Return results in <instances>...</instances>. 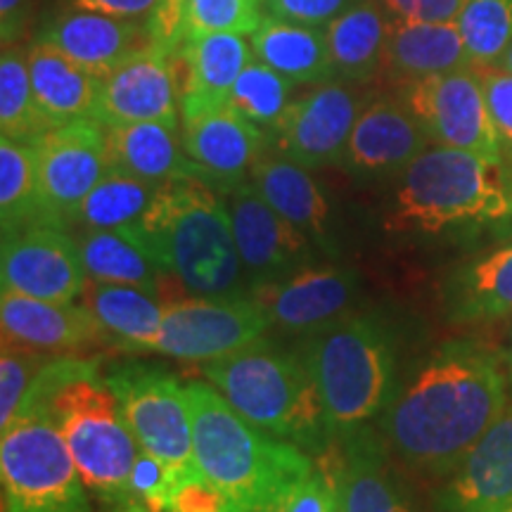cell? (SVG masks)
I'll use <instances>...</instances> for the list:
<instances>
[{
  "label": "cell",
  "instance_id": "60d3db41",
  "mask_svg": "<svg viewBox=\"0 0 512 512\" xmlns=\"http://www.w3.org/2000/svg\"><path fill=\"white\" fill-rule=\"evenodd\" d=\"M181 475L183 472H176L174 467L166 465L164 460L140 451L131 475L133 501L145 505L150 512H166L171 491H174V486Z\"/></svg>",
  "mask_w": 512,
  "mask_h": 512
},
{
  "label": "cell",
  "instance_id": "6da1fadb",
  "mask_svg": "<svg viewBox=\"0 0 512 512\" xmlns=\"http://www.w3.org/2000/svg\"><path fill=\"white\" fill-rule=\"evenodd\" d=\"M505 408L501 358L484 344L456 339L396 389L380 430L396 458L444 477L463 463Z\"/></svg>",
  "mask_w": 512,
  "mask_h": 512
},
{
  "label": "cell",
  "instance_id": "7dc6e473",
  "mask_svg": "<svg viewBox=\"0 0 512 512\" xmlns=\"http://www.w3.org/2000/svg\"><path fill=\"white\" fill-rule=\"evenodd\" d=\"M183 8L185 0H159L147 24H150L152 38L159 46L169 50H181L185 29H183Z\"/></svg>",
  "mask_w": 512,
  "mask_h": 512
},
{
  "label": "cell",
  "instance_id": "f5cc1de1",
  "mask_svg": "<svg viewBox=\"0 0 512 512\" xmlns=\"http://www.w3.org/2000/svg\"><path fill=\"white\" fill-rule=\"evenodd\" d=\"M501 512H512V505H508V508H503Z\"/></svg>",
  "mask_w": 512,
  "mask_h": 512
},
{
  "label": "cell",
  "instance_id": "4fadbf2b",
  "mask_svg": "<svg viewBox=\"0 0 512 512\" xmlns=\"http://www.w3.org/2000/svg\"><path fill=\"white\" fill-rule=\"evenodd\" d=\"M86 278L79 242L57 223L36 221L3 235L0 283L5 292L46 302H76Z\"/></svg>",
  "mask_w": 512,
  "mask_h": 512
},
{
  "label": "cell",
  "instance_id": "ab89813d",
  "mask_svg": "<svg viewBox=\"0 0 512 512\" xmlns=\"http://www.w3.org/2000/svg\"><path fill=\"white\" fill-rule=\"evenodd\" d=\"M53 356L17 344L3 342L0 356V432L8 430L27 399L31 384Z\"/></svg>",
  "mask_w": 512,
  "mask_h": 512
},
{
  "label": "cell",
  "instance_id": "7a4b0ae2",
  "mask_svg": "<svg viewBox=\"0 0 512 512\" xmlns=\"http://www.w3.org/2000/svg\"><path fill=\"white\" fill-rule=\"evenodd\" d=\"M36 408L53 415L91 494L114 510L136 503L131 475L140 446L98 358H50L17 415Z\"/></svg>",
  "mask_w": 512,
  "mask_h": 512
},
{
  "label": "cell",
  "instance_id": "8fae6325",
  "mask_svg": "<svg viewBox=\"0 0 512 512\" xmlns=\"http://www.w3.org/2000/svg\"><path fill=\"white\" fill-rule=\"evenodd\" d=\"M401 102L432 143L475 152L501 164V136L472 67L403 83Z\"/></svg>",
  "mask_w": 512,
  "mask_h": 512
},
{
  "label": "cell",
  "instance_id": "5b68a950",
  "mask_svg": "<svg viewBox=\"0 0 512 512\" xmlns=\"http://www.w3.org/2000/svg\"><path fill=\"white\" fill-rule=\"evenodd\" d=\"M204 380L226 396L242 418L273 439L320 456L332 444L318 384L302 351L259 339L204 363Z\"/></svg>",
  "mask_w": 512,
  "mask_h": 512
},
{
  "label": "cell",
  "instance_id": "1f68e13d",
  "mask_svg": "<svg viewBox=\"0 0 512 512\" xmlns=\"http://www.w3.org/2000/svg\"><path fill=\"white\" fill-rule=\"evenodd\" d=\"M88 278L95 283L131 285L159 294L157 261L126 230H83L76 238ZM164 275V273H162Z\"/></svg>",
  "mask_w": 512,
  "mask_h": 512
},
{
  "label": "cell",
  "instance_id": "8d00e7d4",
  "mask_svg": "<svg viewBox=\"0 0 512 512\" xmlns=\"http://www.w3.org/2000/svg\"><path fill=\"white\" fill-rule=\"evenodd\" d=\"M456 24L472 67H494L512 46V0H463Z\"/></svg>",
  "mask_w": 512,
  "mask_h": 512
},
{
  "label": "cell",
  "instance_id": "7c38bea8",
  "mask_svg": "<svg viewBox=\"0 0 512 512\" xmlns=\"http://www.w3.org/2000/svg\"><path fill=\"white\" fill-rule=\"evenodd\" d=\"M43 221L67 226L110 169L107 128L95 119L57 126L34 143Z\"/></svg>",
  "mask_w": 512,
  "mask_h": 512
},
{
  "label": "cell",
  "instance_id": "d6986e66",
  "mask_svg": "<svg viewBox=\"0 0 512 512\" xmlns=\"http://www.w3.org/2000/svg\"><path fill=\"white\" fill-rule=\"evenodd\" d=\"M38 41L50 43L86 72L105 79L133 55L155 43V38L145 19L74 8L50 19V24L38 34Z\"/></svg>",
  "mask_w": 512,
  "mask_h": 512
},
{
  "label": "cell",
  "instance_id": "f546056e",
  "mask_svg": "<svg viewBox=\"0 0 512 512\" xmlns=\"http://www.w3.org/2000/svg\"><path fill=\"white\" fill-rule=\"evenodd\" d=\"M387 10L380 0H356L325 27L332 69L344 81H370L382 67L389 34Z\"/></svg>",
  "mask_w": 512,
  "mask_h": 512
},
{
  "label": "cell",
  "instance_id": "7402d4cb",
  "mask_svg": "<svg viewBox=\"0 0 512 512\" xmlns=\"http://www.w3.org/2000/svg\"><path fill=\"white\" fill-rule=\"evenodd\" d=\"M249 181L280 216L302 230L320 254L330 259L339 254L332 207L306 166L292 162L280 152H264L254 164Z\"/></svg>",
  "mask_w": 512,
  "mask_h": 512
},
{
  "label": "cell",
  "instance_id": "ba28073f",
  "mask_svg": "<svg viewBox=\"0 0 512 512\" xmlns=\"http://www.w3.org/2000/svg\"><path fill=\"white\" fill-rule=\"evenodd\" d=\"M0 434L5 512H91L79 467L46 408L17 415Z\"/></svg>",
  "mask_w": 512,
  "mask_h": 512
},
{
  "label": "cell",
  "instance_id": "cb8c5ba5",
  "mask_svg": "<svg viewBox=\"0 0 512 512\" xmlns=\"http://www.w3.org/2000/svg\"><path fill=\"white\" fill-rule=\"evenodd\" d=\"M252 62V50L242 34H202L185 38L178 53L181 79V119L228 105L238 76Z\"/></svg>",
  "mask_w": 512,
  "mask_h": 512
},
{
  "label": "cell",
  "instance_id": "8992f818",
  "mask_svg": "<svg viewBox=\"0 0 512 512\" xmlns=\"http://www.w3.org/2000/svg\"><path fill=\"white\" fill-rule=\"evenodd\" d=\"M302 354L318 384L332 441L344 444L382 418L396 392V349L380 318L349 313L306 337Z\"/></svg>",
  "mask_w": 512,
  "mask_h": 512
},
{
  "label": "cell",
  "instance_id": "277c9868",
  "mask_svg": "<svg viewBox=\"0 0 512 512\" xmlns=\"http://www.w3.org/2000/svg\"><path fill=\"white\" fill-rule=\"evenodd\" d=\"M195 465L235 512H280L285 498L316 467L302 448L273 439L242 418L219 389L185 384Z\"/></svg>",
  "mask_w": 512,
  "mask_h": 512
},
{
  "label": "cell",
  "instance_id": "52a82bcc",
  "mask_svg": "<svg viewBox=\"0 0 512 512\" xmlns=\"http://www.w3.org/2000/svg\"><path fill=\"white\" fill-rule=\"evenodd\" d=\"M512 214V192L501 164L456 150L427 147L399 174L384 228L389 233L437 235L467 223H489Z\"/></svg>",
  "mask_w": 512,
  "mask_h": 512
},
{
  "label": "cell",
  "instance_id": "9a60e30c",
  "mask_svg": "<svg viewBox=\"0 0 512 512\" xmlns=\"http://www.w3.org/2000/svg\"><path fill=\"white\" fill-rule=\"evenodd\" d=\"M361 102L342 81L318 83L304 98L290 102L271 131L280 155L306 169L342 164Z\"/></svg>",
  "mask_w": 512,
  "mask_h": 512
},
{
  "label": "cell",
  "instance_id": "f35d334b",
  "mask_svg": "<svg viewBox=\"0 0 512 512\" xmlns=\"http://www.w3.org/2000/svg\"><path fill=\"white\" fill-rule=\"evenodd\" d=\"M261 5H264L261 0H185V38L216 34V31L254 34L266 17Z\"/></svg>",
  "mask_w": 512,
  "mask_h": 512
},
{
  "label": "cell",
  "instance_id": "e575fe53",
  "mask_svg": "<svg viewBox=\"0 0 512 512\" xmlns=\"http://www.w3.org/2000/svg\"><path fill=\"white\" fill-rule=\"evenodd\" d=\"M0 131L3 138L19 143H36L53 131L38 107L29 74V48L3 46L0 57Z\"/></svg>",
  "mask_w": 512,
  "mask_h": 512
},
{
  "label": "cell",
  "instance_id": "603a6c76",
  "mask_svg": "<svg viewBox=\"0 0 512 512\" xmlns=\"http://www.w3.org/2000/svg\"><path fill=\"white\" fill-rule=\"evenodd\" d=\"M0 323L3 342L46 354L83 349L107 339L86 304L46 302L5 290L0 294Z\"/></svg>",
  "mask_w": 512,
  "mask_h": 512
},
{
  "label": "cell",
  "instance_id": "c3c4849f",
  "mask_svg": "<svg viewBox=\"0 0 512 512\" xmlns=\"http://www.w3.org/2000/svg\"><path fill=\"white\" fill-rule=\"evenodd\" d=\"M72 5L81 10H98L114 17L145 19L147 22L159 5V0H72Z\"/></svg>",
  "mask_w": 512,
  "mask_h": 512
},
{
  "label": "cell",
  "instance_id": "2e32d148",
  "mask_svg": "<svg viewBox=\"0 0 512 512\" xmlns=\"http://www.w3.org/2000/svg\"><path fill=\"white\" fill-rule=\"evenodd\" d=\"M178 53L159 43H150L138 55L114 69L102 79V91L93 119L105 128L138 124V121H162L181 126L178 102Z\"/></svg>",
  "mask_w": 512,
  "mask_h": 512
},
{
  "label": "cell",
  "instance_id": "4dcf8cb0",
  "mask_svg": "<svg viewBox=\"0 0 512 512\" xmlns=\"http://www.w3.org/2000/svg\"><path fill=\"white\" fill-rule=\"evenodd\" d=\"M256 60L283 74L292 83H325L332 81V57L325 29L283 22L264 17L261 27L252 34Z\"/></svg>",
  "mask_w": 512,
  "mask_h": 512
},
{
  "label": "cell",
  "instance_id": "ffe728a7",
  "mask_svg": "<svg viewBox=\"0 0 512 512\" xmlns=\"http://www.w3.org/2000/svg\"><path fill=\"white\" fill-rule=\"evenodd\" d=\"M427 143V133L401 100L380 98L358 114L342 166L361 181H380L401 174Z\"/></svg>",
  "mask_w": 512,
  "mask_h": 512
},
{
  "label": "cell",
  "instance_id": "7bdbcfd3",
  "mask_svg": "<svg viewBox=\"0 0 512 512\" xmlns=\"http://www.w3.org/2000/svg\"><path fill=\"white\" fill-rule=\"evenodd\" d=\"M166 512H235L228 496L202 475L200 467L183 472L171 491Z\"/></svg>",
  "mask_w": 512,
  "mask_h": 512
},
{
  "label": "cell",
  "instance_id": "f1b7e54d",
  "mask_svg": "<svg viewBox=\"0 0 512 512\" xmlns=\"http://www.w3.org/2000/svg\"><path fill=\"white\" fill-rule=\"evenodd\" d=\"M81 299L98 318L105 337L112 339L119 349L147 354L162 330L164 304L140 287L88 280Z\"/></svg>",
  "mask_w": 512,
  "mask_h": 512
},
{
  "label": "cell",
  "instance_id": "d4e9b609",
  "mask_svg": "<svg viewBox=\"0 0 512 512\" xmlns=\"http://www.w3.org/2000/svg\"><path fill=\"white\" fill-rule=\"evenodd\" d=\"M337 467L339 512H418L411 494L389 463L387 444L370 430L344 441Z\"/></svg>",
  "mask_w": 512,
  "mask_h": 512
},
{
  "label": "cell",
  "instance_id": "e0dca14e",
  "mask_svg": "<svg viewBox=\"0 0 512 512\" xmlns=\"http://www.w3.org/2000/svg\"><path fill=\"white\" fill-rule=\"evenodd\" d=\"M249 294L275 328L309 337L349 316L361 283L351 268L311 264L280 280L256 285Z\"/></svg>",
  "mask_w": 512,
  "mask_h": 512
},
{
  "label": "cell",
  "instance_id": "f907efd6",
  "mask_svg": "<svg viewBox=\"0 0 512 512\" xmlns=\"http://www.w3.org/2000/svg\"><path fill=\"white\" fill-rule=\"evenodd\" d=\"M501 69H505V72H510V74H512V46L508 48V53L503 55V60H501Z\"/></svg>",
  "mask_w": 512,
  "mask_h": 512
},
{
  "label": "cell",
  "instance_id": "74e56055",
  "mask_svg": "<svg viewBox=\"0 0 512 512\" xmlns=\"http://www.w3.org/2000/svg\"><path fill=\"white\" fill-rule=\"evenodd\" d=\"M292 86L294 83L290 79H285L268 64L252 60L235 81L233 91L228 95V105L252 124L271 131L290 107Z\"/></svg>",
  "mask_w": 512,
  "mask_h": 512
},
{
  "label": "cell",
  "instance_id": "d590c367",
  "mask_svg": "<svg viewBox=\"0 0 512 512\" xmlns=\"http://www.w3.org/2000/svg\"><path fill=\"white\" fill-rule=\"evenodd\" d=\"M0 221L3 235L43 221L34 143L0 140Z\"/></svg>",
  "mask_w": 512,
  "mask_h": 512
},
{
  "label": "cell",
  "instance_id": "11a10c76",
  "mask_svg": "<svg viewBox=\"0 0 512 512\" xmlns=\"http://www.w3.org/2000/svg\"><path fill=\"white\" fill-rule=\"evenodd\" d=\"M261 3H264V0H261Z\"/></svg>",
  "mask_w": 512,
  "mask_h": 512
},
{
  "label": "cell",
  "instance_id": "b9f144b4",
  "mask_svg": "<svg viewBox=\"0 0 512 512\" xmlns=\"http://www.w3.org/2000/svg\"><path fill=\"white\" fill-rule=\"evenodd\" d=\"M280 512H339L337 470L313 467L302 482L294 484Z\"/></svg>",
  "mask_w": 512,
  "mask_h": 512
},
{
  "label": "cell",
  "instance_id": "484cf974",
  "mask_svg": "<svg viewBox=\"0 0 512 512\" xmlns=\"http://www.w3.org/2000/svg\"><path fill=\"white\" fill-rule=\"evenodd\" d=\"M470 55L456 22H394L384 43L382 69L411 83L427 76L470 69Z\"/></svg>",
  "mask_w": 512,
  "mask_h": 512
},
{
  "label": "cell",
  "instance_id": "5bb4252c",
  "mask_svg": "<svg viewBox=\"0 0 512 512\" xmlns=\"http://www.w3.org/2000/svg\"><path fill=\"white\" fill-rule=\"evenodd\" d=\"M226 207L247 271L249 290L316 264L318 249L302 230L294 228L264 200L252 181L230 190Z\"/></svg>",
  "mask_w": 512,
  "mask_h": 512
},
{
  "label": "cell",
  "instance_id": "4316f807",
  "mask_svg": "<svg viewBox=\"0 0 512 512\" xmlns=\"http://www.w3.org/2000/svg\"><path fill=\"white\" fill-rule=\"evenodd\" d=\"M29 74L38 107L50 126L93 119L102 91L100 76L86 72L46 41H36L29 48Z\"/></svg>",
  "mask_w": 512,
  "mask_h": 512
},
{
  "label": "cell",
  "instance_id": "44dd1931",
  "mask_svg": "<svg viewBox=\"0 0 512 512\" xmlns=\"http://www.w3.org/2000/svg\"><path fill=\"white\" fill-rule=\"evenodd\" d=\"M512 505V403L470 448L437 496L439 512H501Z\"/></svg>",
  "mask_w": 512,
  "mask_h": 512
},
{
  "label": "cell",
  "instance_id": "681fc988",
  "mask_svg": "<svg viewBox=\"0 0 512 512\" xmlns=\"http://www.w3.org/2000/svg\"><path fill=\"white\" fill-rule=\"evenodd\" d=\"M31 0H0V36L3 46H12L29 27Z\"/></svg>",
  "mask_w": 512,
  "mask_h": 512
},
{
  "label": "cell",
  "instance_id": "ee69618b",
  "mask_svg": "<svg viewBox=\"0 0 512 512\" xmlns=\"http://www.w3.org/2000/svg\"><path fill=\"white\" fill-rule=\"evenodd\" d=\"M354 3L356 0H264V10L268 17L320 29Z\"/></svg>",
  "mask_w": 512,
  "mask_h": 512
},
{
  "label": "cell",
  "instance_id": "816d5d0a",
  "mask_svg": "<svg viewBox=\"0 0 512 512\" xmlns=\"http://www.w3.org/2000/svg\"><path fill=\"white\" fill-rule=\"evenodd\" d=\"M114 512H150V510H147L145 505L133 503V505H126V508H119V510H114Z\"/></svg>",
  "mask_w": 512,
  "mask_h": 512
},
{
  "label": "cell",
  "instance_id": "d6a6232c",
  "mask_svg": "<svg viewBox=\"0 0 512 512\" xmlns=\"http://www.w3.org/2000/svg\"><path fill=\"white\" fill-rule=\"evenodd\" d=\"M448 306L460 320L512 316V242L465 266L453 278Z\"/></svg>",
  "mask_w": 512,
  "mask_h": 512
},
{
  "label": "cell",
  "instance_id": "83f0119b",
  "mask_svg": "<svg viewBox=\"0 0 512 512\" xmlns=\"http://www.w3.org/2000/svg\"><path fill=\"white\" fill-rule=\"evenodd\" d=\"M176 131V126L162 121H138L107 128L110 164L152 185L176 178H200Z\"/></svg>",
  "mask_w": 512,
  "mask_h": 512
},
{
  "label": "cell",
  "instance_id": "30bf717a",
  "mask_svg": "<svg viewBox=\"0 0 512 512\" xmlns=\"http://www.w3.org/2000/svg\"><path fill=\"white\" fill-rule=\"evenodd\" d=\"M271 318L252 294L188 297L164 304L162 330L147 354L211 363L264 339Z\"/></svg>",
  "mask_w": 512,
  "mask_h": 512
},
{
  "label": "cell",
  "instance_id": "9c48e42d",
  "mask_svg": "<svg viewBox=\"0 0 512 512\" xmlns=\"http://www.w3.org/2000/svg\"><path fill=\"white\" fill-rule=\"evenodd\" d=\"M105 377L140 451L164 460L176 472L197 467L188 396L171 370L131 361L114 363Z\"/></svg>",
  "mask_w": 512,
  "mask_h": 512
},
{
  "label": "cell",
  "instance_id": "836d02e7",
  "mask_svg": "<svg viewBox=\"0 0 512 512\" xmlns=\"http://www.w3.org/2000/svg\"><path fill=\"white\" fill-rule=\"evenodd\" d=\"M159 185L145 183L110 164L107 174L79 204L72 223L88 230H121L145 214Z\"/></svg>",
  "mask_w": 512,
  "mask_h": 512
},
{
  "label": "cell",
  "instance_id": "bcb514c9",
  "mask_svg": "<svg viewBox=\"0 0 512 512\" xmlns=\"http://www.w3.org/2000/svg\"><path fill=\"white\" fill-rule=\"evenodd\" d=\"M394 22H456L463 0H380Z\"/></svg>",
  "mask_w": 512,
  "mask_h": 512
},
{
  "label": "cell",
  "instance_id": "ac0fdd59",
  "mask_svg": "<svg viewBox=\"0 0 512 512\" xmlns=\"http://www.w3.org/2000/svg\"><path fill=\"white\" fill-rule=\"evenodd\" d=\"M183 147L197 174L221 195L247 183L266 152V131L230 105L183 117Z\"/></svg>",
  "mask_w": 512,
  "mask_h": 512
},
{
  "label": "cell",
  "instance_id": "3957f363",
  "mask_svg": "<svg viewBox=\"0 0 512 512\" xmlns=\"http://www.w3.org/2000/svg\"><path fill=\"white\" fill-rule=\"evenodd\" d=\"M200 178L162 183L136 223L121 228L190 297H238L249 290L226 197Z\"/></svg>",
  "mask_w": 512,
  "mask_h": 512
},
{
  "label": "cell",
  "instance_id": "db71d44e",
  "mask_svg": "<svg viewBox=\"0 0 512 512\" xmlns=\"http://www.w3.org/2000/svg\"><path fill=\"white\" fill-rule=\"evenodd\" d=\"M510 361H512V354H510Z\"/></svg>",
  "mask_w": 512,
  "mask_h": 512
},
{
  "label": "cell",
  "instance_id": "f6af8a7d",
  "mask_svg": "<svg viewBox=\"0 0 512 512\" xmlns=\"http://www.w3.org/2000/svg\"><path fill=\"white\" fill-rule=\"evenodd\" d=\"M482 81L498 136L512 152V74L496 67H472Z\"/></svg>",
  "mask_w": 512,
  "mask_h": 512
}]
</instances>
